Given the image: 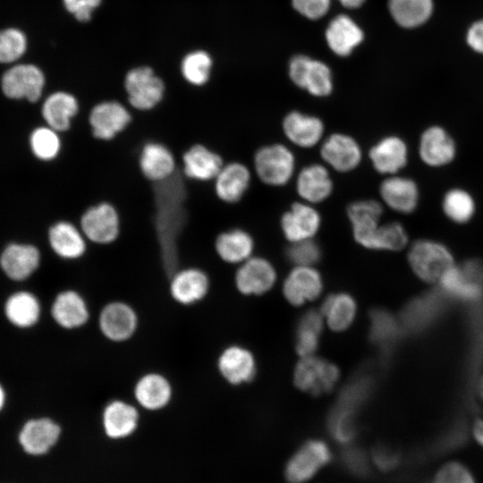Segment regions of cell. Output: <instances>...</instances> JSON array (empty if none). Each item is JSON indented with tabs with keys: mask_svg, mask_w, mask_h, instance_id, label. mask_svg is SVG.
I'll return each mask as SVG.
<instances>
[{
	"mask_svg": "<svg viewBox=\"0 0 483 483\" xmlns=\"http://www.w3.org/2000/svg\"><path fill=\"white\" fill-rule=\"evenodd\" d=\"M388 8L394 21L403 28H414L431 15L432 0H389Z\"/></svg>",
	"mask_w": 483,
	"mask_h": 483,
	"instance_id": "38",
	"label": "cell"
},
{
	"mask_svg": "<svg viewBox=\"0 0 483 483\" xmlns=\"http://www.w3.org/2000/svg\"><path fill=\"white\" fill-rule=\"evenodd\" d=\"M26 47V36L20 30L11 28L0 31V63L16 61L25 53Z\"/></svg>",
	"mask_w": 483,
	"mask_h": 483,
	"instance_id": "47",
	"label": "cell"
},
{
	"mask_svg": "<svg viewBox=\"0 0 483 483\" xmlns=\"http://www.w3.org/2000/svg\"><path fill=\"white\" fill-rule=\"evenodd\" d=\"M60 434L61 428L55 421L40 418L24 425L20 434V442L27 453L43 454L55 445Z\"/></svg>",
	"mask_w": 483,
	"mask_h": 483,
	"instance_id": "31",
	"label": "cell"
},
{
	"mask_svg": "<svg viewBox=\"0 0 483 483\" xmlns=\"http://www.w3.org/2000/svg\"><path fill=\"white\" fill-rule=\"evenodd\" d=\"M401 329V324L388 311L375 309L371 312L369 336L381 349H390L397 341Z\"/></svg>",
	"mask_w": 483,
	"mask_h": 483,
	"instance_id": "42",
	"label": "cell"
},
{
	"mask_svg": "<svg viewBox=\"0 0 483 483\" xmlns=\"http://www.w3.org/2000/svg\"><path fill=\"white\" fill-rule=\"evenodd\" d=\"M409 237L405 227L399 222L393 221L380 224L371 233L363 247L371 250H402L408 243Z\"/></svg>",
	"mask_w": 483,
	"mask_h": 483,
	"instance_id": "40",
	"label": "cell"
},
{
	"mask_svg": "<svg viewBox=\"0 0 483 483\" xmlns=\"http://www.w3.org/2000/svg\"><path fill=\"white\" fill-rule=\"evenodd\" d=\"M30 144L34 156L45 162L55 160L62 150L60 132L47 125L32 131Z\"/></svg>",
	"mask_w": 483,
	"mask_h": 483,
	"instance_id": "45",
	"label": "cell"
},
{
	"mask_svg": "<svg viewBox=\"0 0 483 483\" xmlns=\"http://www.w3.org/2000/svg\"><path fill=\"white\" fill-rule=\"evenodd\" d=\"M127 105L139 113H149L164 101L165 84L148 66H138L127 72L123 80Z\"/></svg>",
	"mask_w": 483,
	"mask_h": 483,
	"instance_id": "3",
	"label": "cell"
},
{
	"mask_svg": "<svg viewBox=\"0 0 483 483\" xmlns=\"http://www.w3.org/2000/svg\"><path fill=\"white\" fill-rule=\"evenodd\" d=\"M283 130L293 144L311 148L320 141L325 127L323 122L315 115L292 111L284 118Z\"/></svg>",
	"mask_w": 483,
	"mask_h": 483,
	"instance_id": "29",
	"label": "cell"
},
{
	"mask_svg": "<svg viewBox=\"0 0 483 483\" xmlns=\"http://www.w3.org/2000/svg\"><path fill=\"white\" fill-rule=\"evenodd\" d=\"M473 437L483 447V419L475 421L472 428Z\"/></svg>",
	"mask_w": 483,
	"mask_h": 483,
	"instance_id": "55",
	"label": "cell"
},
{
	"mask_svg": "<svg viewBox=\"0 0 483 483\" xmlns=\"http://www.w3.org/2000/svg\"><path fill=\"white\" fill-rule=\"evenodd\" d=\"M366 0H338V2L347 9L360 8Z\"/></svg>",
	"mask_w": 483,
	"mask_h": 483,
	"instance_id": "56",
	"label": "cell"
},
{
	"mask_svg": "<svg viewBox=\"0 0 483 483\" xmlns=\"http://www.w3.org/2000/svg\"><path fill=\"white\" fill-rule=\"evenodd\" d=\"M78 225L89 243L106 247L120 240L123 219L119 207L114 201L102 199L81 210Z\"/></svg>",
	"mask_w": 483,
	"mask_h": 483,
	"instance_id": "1",
	"label": "cell"
},
{
	"mask_svg": "<svg viewBox=\"0 0 483 483\" xmlns=\"http://www.w3.org/2000/svg\"><path fill=\"white\" fill-rule=\"evenodd\" d=\"M101 422L104 432L109 438L128 437L139 426L138 406L122 398L111 399L102 410Z\"/></svg>",
	"mask_w": 483,
	"mask_h": 483,
	"instance_id": "16",
	"label": "cell"
},
{
	"mask_svg": "<svg viewBox=\"0 0 483 483\" xmlns=\"http://www.w3.org/2000/svg\"><path fill=\"white\" fill-rule=\"evenodd\" d=\"M47 239L52 250L63 259L78 260L88 252L89 242L78 223L56 221L49 227Z\"/></svg>",
	"mask_w": 483,
	"mask_h": 483,
	"instance_id": "18",
	"label": "cell"
},
{
	"mask_svg": "<svg viewBox=\"0 0 483 483\" xmlns=\"http://www.w3.org/2000/svg\"><path fill=\"white\" fill-rule=\"evenodd\" d=\"M51 315L62 328L75 330L84 327L89 323L90 309L83 294L69 289L55 296L51 307Z\"/></svg>",
	"mask_w": 483,
	"mask_h": 483,
	"instance_id": "19",
	"label": "cell"
},
{
	"mask_svg": "<svg viewBox=\"0 0 483 483\" xmlns=\"http://www.w3.org/2000/svg\"><path fill=\"white\" fill-rule=\"evenodd\" d=\"M134 122L128 105L118 99H102L93 104L86 123L91 138L100 143H111L124 134Z\"/></svg>",
	"mask_w": 483,
	"mask_h": 483,
	"instance_id": "2",
	"label": "cell"
},
{
	"mask_svg": "<svg viewBox=\"0 0 483 483\" xmlns=\"http://www.w3.org/2000/svg\"><path fill=\"white\" fill-rule=\"evenodd\" d=\"M102 0H63L65 9L79 21L86 22Z\"/></svg>",
	"mask_w": 483,
	"mask_h": 483,
	"instance_id": "51",
	"label": "cell"
},
{
	"mask_svg": "<svg viewBox=\"0 0 483 483\" xmlns=\"http://www.w3.org/2000/svg\"><path fill=\"white\" fill-rule=\"evenodd\" d=\"M372 459L379 470L388 471L397 466L399 458L397 454L392 451L386 448H379L375 450Z\"/></svg>",
	"mask_w": 483,
	"mask_h": 483,
	"instance_id": "53",
	"label": "cell"
},
{
	"mask_svg": "<svg viewBox=\"0 0 483 483\" xmlns=\"http://www.w3.org/2000/svg\"><path fill=\"white\" fill-rule=\"evenodd\" d=\"M299 88L318 97L330 95L333 90V76L329 66L310 57Z\"/></svg>",
	"mask_w": 483,
	"mask_h": 483,
	"instance_id": "43",
	"label": "cell"
},
{
	"mask_svg": "<svg viewBox=\"0 0 483 483\" xmlns=\"http://www.w3.org/2000/svg\"><path fill=\"white\" fill-rule=\"evenodd\" d=\"M320 154L325 163L343 173L355 169L362 157L359 143L343 133L329 135L321 146Z\"/></svg>",
	"mask_w": 483,
	"mask_h": 483,
	"instance_id": "23",
	"label": "cell"
},
{
	"mask_svg": "<svg viewBox=\"0 0 483 483\" xmlns=\"http://www.w3.org/2000/svg\"><path fill=\"white\" fill-rule=\"evenodd\" d=\"M46 83L43 72L33 64L13 66L3 75L2 89L10 98H26L37 102L42 96Z\"/></svg>",
	"mask_w": 483,
	"mask_h": 483,
	"instance_id": "14",
	"label": "cell"
},
{
	"mask_svg": "<svg viewBox=\"0 0 483 483\" xmlns=\"http://www.w3.org/2000/svg\"><path fill=\"white\" fill-rule=\"evenodd\" d=\"M322 329L321 315L314 310L305 313L299 321L296 346L298 352L309 356L318 347Z\"/></svg>",
	"mask_w": 483,
	"mask_h": 483,
	"instance_id": "46",
	"label": "cell"
},
{
	"mask_svg": "<svg viewBox=\"0 0 483 483\" xmlns=\"http://www.w3.org/2000/svg\"><path fill=\"white\" fill-rule=\"evenodd\" d=\"M274 267L265 258H250L242 263L235 275V284L244 294H260L275 283Z\"/></svg>",
	"mask_w": 483,
	"mask_h": 483,
	"instance_id": "26",
	"label": "cell"
},
{
	"mask_svg": "<svg viewBox=\"0 0 483 483\" xmlns=\"http://www.w3.org/2000/svg\"><path fill=\"white\" fill-rule=\"evenodd\" d=\"M382 205L374 199L354 201L347 208L355 241L364 246L371 233L381 224Z\"/></svg>",
	"mask_w": 483,
	"mask_h": 483,
	"instance_id": "36",
	"label": "cell"
},
{
	"mask_svg": "<svg viewBox=\"0 0 483 483\" xmlns=\"http://www.w3.org/2000/svg\"><path fill=\"white\" fill-rule=\"evenodd\" d=\"M5 313L12 323L27 327L38 320L40 305L33 294L27 292H16L8 299Z\"/></svg>",
	"mask_w": 483,
	"mask_h": 483,
	"instance_id": "39",
	"label": "cell"
},
{
	"mask_svg": "<svg viewBox=\"0 0 483 483\" xmlns=\"http://www.w3.org/2000/svg\"><path fill=\"white\" fill-rule=\"evenodd\" d=\"M212 182L214 194L220 201L234 204L246 193L250 183V172L241 162H228L224 164Z\"/></svg>",
	"mask_w": 483,
	"mask_h": 483,
	"instance_id": "24",
	"label": "cell"
},
{
	"mask_svg": "<svg viewBox=\"0 0 483 483\" xmlns=\"http://www.w3.org/2000/svg\"><path fill=\"white\" fill-rule=\"evenodd\" d=\"M322 310L329 326L334 330L341 331L352 324L355 316L356 305L350 295L337 293L327 297Z\"/></svg>",
	"mask_w": 483,
	"mask_h": 483,
	"instance_id": "41",
	"label": "cell"
},
{
	"mask_svg": "<svg viewBox=\"0 0 483 483\" xmlns=\"http://www.w3.org/2000/svg\"><path fill=\"white\" fill-rule=\"evenodd\" d=\"M39 250L30 244H10L3 251L0 265L12 279L22 280L30 276L39 266Z\"/></svg>",
	"mask_w": 483,
	"mask_h": 483,
	"instance_id": "34",
	"label": "cell"
},
{
	"mask_svg": "<svg viewBox=\"0 0 483 483\" xmlns=\"http://www.w3.org/2000/svg\"><path fill=\"white\" fill-rule=\"evenodd\" d=\"M344 462L349 470L359 476H363L368 472V461L360 450H348L344 453Z\"/></svg>",
	"mask_w": 483,
	"mask_h": 483,
	"instance_id": "52",
	"label": "cell"
},
{
	"mask_svg": "<svg viewBox=\"0 0 483 483\" xmlns=\"http://www.w3.org/2000/svg\"><path fill=\"white\" fill-rule=\"evenodd\" d=\"M412 271L428 283L439 282L444 274L454 266L450 249L443 242L421 238L414 241L408 252Z\"/></svg>",
	"mask_w": 483,
	"mask_h": 483,
	"instance_id": "4",
	"label": "cell"
},
{
	"mask_svg": "<svg viewBox=\"0 0 483 483\" xmlns=\"http://www.w3.org/2000/svg\"><path fill=\"white\" fill-rule=\"evenodd\" d=\"M213 61L204 50L187 54L181 63V74L183 80L193 87H203L211 77Z\"/></svg>",
	"mask_w": 483,
	"mask_h": 483,
	"instance_id": "44",
	"label": "cell"
},
{
	"mask_svg": "<svg viewBox=\"0 0 483 483\" xmlns=\"http://www.w3.org/2000/svg\"><path fill=\"white\" fill-rule=\"evenodd\" d=\"M467 42L475 51L483 54V20L475 22L469 30Z\"/></svg>",
	"mask_w": 483,
	"mask_h": 483,
	"instance_id": "54",
	"label": "cell"
},
{
	"mask_svg": "<svg viewBox=\"0 0 483 483\" xmlns=\"http://www.w3.org/2000/svg\"><path fill=\"white\" fill-rule=\"evenodd\" d=\"M379 194L389 208L401 214L413 213L420 200L417 182L399 174L387 176L379 186Z\"/></svg>",
	"mask_w": 483,
	"mask_h": 483,
	"instance_id": "17",
	"label": "cell"
},
{
	"mask_svg": "<svg viewBox=\"0 0 483 483\" xmlns=\"http://www.w3.org/2000/svg\"><path fill=\"white\" fill-rule=\"evenodd\" d=\"M320 256V248L312 239L292 242L287 249L288 258L297 266H311Z\"/></svg>",
	"mask_w": 483,
	"mask_h": 483,
	"instance_id": "49",
	"label": "cell"
},
{
	"mask_svg": "<svg viewBox=\"0 0 483 483\" xmlns=\"http://www.w3.org/2000/svg\"><path fill=\"white\" fill-rule=\"evenodd\" d=\"M254 248L251 235L242 228H231L220 232L215 238L216 255L225 263H242L250 258Z\"/></svg>",
	"mask_w": 483,
	"mask_h": 483,
	"instance_id": "35",
	"label": "cell"
},
{
	"mask_svg": "<svg viewBox=\"0 0 483 483\" xmlns=\"http://www.w3.org/2000/svg\"><path fill=\"white\" fill-rule=\"evenodd\" d=\"M369 158L377 173L387 176L398 174L408 163L409 148L400 136L388 135L374 144Z\"/></svg>",
	"mask_w": 483,
	"mask_h": 483,
	"instance_id": "20",
	"label": "cell"
},
{
	"mask_svg": "<svg viewBox=\"0 0 483 483\" xmlns=\"http://www.w3.org/2000/svg\"><path fill=\"white\" fill-rule=\"evenodd\" d=\"M321 224L318 211L309 203H294L281 218L284 237L292 243L312 239Z\"/></svg>",
	"mask_w": 483,
	"mask_h": 483,
	"instance_id": "21",
	"label": "cell"
},
{
	"mask_svg": "<svg viewBox=\"0 0 483 483\" xmlns=\"http://www.w3.org/2000/svg\"><path fill=\"white\" fill-rule=\"evenodd\" d=\"M431 483H477L472 471L463 463L452 461L443 464Z\"/></svg>",
	"mask_w": 483,
	"mask_h": 483,
	"instance_id": "48",
	"label": "cell"
},
{
	"mask_svg": "<svg viewBox=\"0 0 483 483\" xmlns=\"http://www.w3.org/2000/svg\"><path fill=\"white\" fill-rule=\"evenodd\" d=\"M4 392L2 386H0V410L2 409L4 405Z\"/></svg>",
	"mask_w": 483,
	"mask_h": 483,
	"instance_id": "57",
	"label": "cell"
},
{
	"mask_svg": "<svg viewBox=\"0 0 483 483\" xmlns=\"http://www.w3.org/2000/svg\"><path fill=\"white\" fill-rule=\"evenodd\" d=\"M457 144L453 135L440 124H431L420 133L418 153L421 162L430 168H442L452 164L457 156Z\"/></svg>",
	"mask_w": 483,
	"mask_h": 483,
	"instance_id": "11",
	"label": "cell"
},
{
	"mask_svg": "<svg viewBox=\"0 0 483 483\" xmlns=\"http://www.w3.org/2000/svg\"><path fill=\"white\" fill-rule=\"evenodd\" d=\"M296 190L307 203L324 201L333 191V182L328 170L319 164H310L303 167L297 177Z\"/></svg>",
	"mask_w": 483,
	"mask_h": 483,
	"instance_id": "33",
	"label": "cell"
},
{
	"mask_svg": "<svg viewBox=\"0 0 483 483\" xmlns=\"http://www.w3.org/2000/svg\"><path fill=\"white\" fill-rule=\"evenodd\" d=\"M136 165L143 180L157 184L176 174L179 171V159L174 148L165 141L149 138L140 145Z\"/></svg>",
	"mask_w": 483,
	"mask_h": 483,
	"instance_id": "5",
	"label": "cell"
},
{
	"mask_svg": "<svg viewBox=\"0 0 483 483\" xmlns=\"http://www.w3.org/2000/svg\"><path fill=\"white\" fill-rule=\"evenodd\" d=\"M209 289L208 275L196 266L180 267L169 276V294L174 302L183 307L202 301Z\"/></svg>",
	"mask_w": 483,
	"mask_h": 483,
	"instance_id": "12",
	"label": "cell"
},
{
	"mask_svg": "<svg viewBox=\"0 0 483 483\" xmlns=\"http://www.w3.org/2000/svg\"><path fill=\"white\" fill-rule=\"evenodd\" d=\"M325 38L334 54L346 57L362 43L364 32L352 17L341 13L329 21L325 31Z\"/></svg>",
	"mask_w": 483,
	"mask_h": 483,
	"instance_id": "25",
	"label": "cell"
},
{
	"mask_svg": "<svg viewBox=\"0 0 483 483\" xmlns=\"http://www.w3.org/2000/svg\"><path fill=\"white\" fill-rule=\"evenodd\" d=\"M80 112V104L77 97L64 90L51 93L41 107V114L47 125L60 133L71 130Z\"/></svg>",
	"mask_w": 483,
	"mask_h": 483,
	"instance_id": "22",
	"label": "cell"
},
{
	"mask_svg": "<svg viewBox=\"0 0 483 483\" xmlns=\"http://www.w3.org/2000/svg\"><path fill=\"white\" fill-rule=\"evenodd\" d=\"M442 291L448 296L465 301L483 299V262L469 259L454 265L439 280Z\"/></svg>",
	"mask_w": 483,
	"mask_h": 483,
	"instance_id": "7",
	"label": "cell"
},
{
	"mask_svg": "<svg viewBox=\"0 0 483 483\" xmlns=\"http://www.w3.org/2000/svg\"><path fill=\"white\" fill-rule=\"evenodd\" d=\"M292 8L309 20H318L329 11L331 0H291Z\"/></svg>",
	"mask_w": 483,
	"mask_h": 483,
	"instance_id": "50",
	"label": "cell"
},
{
	"mask_svg": "<svg viewBox=\"0 0 483 483\" xmlns=\"http://www.w3.org/2000/svg\"><path fill=\"white\" fill-rule=\"evenodd\" d=\"M139 324L135 309L122 300L106 302L98 313V330L105 339L113 343H124L132 339Z\"/></svg>",
	"mask_w": 483,
	"mask_h": 483,
	"instance_id": "6",
	"label": "cell"
},
{
	"mask_svg": "<svg viewBox=\"0 0 483 483\" xmlns=\"http://www.w3.org/2000/svg\"><path fill=\"white\" fill-rule=\"evenodd\" d=\"M442 310L440 294H425L406 304L401 314L400 324L402 328L417 333L430 326Z\"/></svg>",
	"mask_w": 483,
	"mask_h": 483,
	"instance_id": "27",
	"label": "cell"
},
{
	"mask_svg": "<svg viewBox=\"0 0 483 483\" xmlns=\"http://www.w3.org/2000/svg\"><path fill=\"white\" fill-rule=\"evenodd\" d=\"M255 171L258 178L271 186H283L292 177L295 158L284 145L271 144L260 148L254 157Z\"/></svg>",
	"mask_w": 483,
	"mask_h": 483,
	"instance_id": "9",
	"label": "cell"
},
{
	"mask_svg": "<svg viewBox=\"0 0 483 483\" xmlns=\"http://www.w3.org/2000/svg\"><path fill=\"white\" fill-rule=\"evenodd\" d=\"M217 369L225 381L232 385H240L253 378L255 361L247 349L239 345H231L219 354Z\"/></svg>",
	"mask_w": 483,
	"mask_h": 483,
	"instance_id": "28",
	"label": "cell"
},
{
	"mask_svg": "<svg viewBox=\"0 0 483 483\" xmlns=\"http://www.w3.org/2000/svg\"><path fill=\"white\" fill-rule=\"evenodd\" d=\"M479 393L483 399V377L479 382V387H478Z\"/></svg>",
	"mask_w": 483,
	"mask_h": 483,
	"instance_id": "58",
	"label": "cell"
},
{
	"mask_svg": "<svg viewBox=\"0 0 483 483\" xmlns=\"http://www.w3.org/2000/svg\"><path fill=\"white\" fill-rule=\"evenodd\" d=\"M374 385L369 372L356 375L342 391L331 415L354 421L359 409L368 400Z\"/></svg>",
	"mask_w": 483,
	"mask_h": 483,
	"instance_id": "30",
	"label": "cell"
},
{
	"mask_svg": "<svg viewBox=\"0 0 483 483\" xmlns=\"http://www.w3.org/2000/svg\"><path fill=\"white\" fill-rule=\"evenodd\" d=\"M331 458L330 448L324 441L309 440L286 462L285 479L289 483H306L312 479Z\"/></svg>",
	"mask_w": 483,
	"mask_h": 483,
	"instance_id": "10",
	"label": "cell"
},
{
	"mask_svg": "<svg viewBox=\"0 0 483 483\" xmlns=\"http://www.w3.org/2000/svg\"><path fill=\"white\" fill-rule=\"evenodd\" d=\"M178 159L181 175L195 183L213 182L225 164L223 157L202 141L191 143Z\"/></svg>",
	"mask_w": 483,
	"mask_h": 483,
	"instance_id": "8",
	"label": "cell"
},
{
	"mask_svg": "<svg viewBox=\"0 0 483 483\" xmlns=\"http://www.w3.org/2000/svg\"><path fill=\"white\" fill-rule=\"evenodd\" d=\"M138 407L148 411H158L172 402L174 388L170 379L159 371H148L140 375L132 388Z\"/></svg>",
	"mask_w": 483,
	"mask_h": 483,
	"instance_id": "13",
	"label": "cell"
},
{
	"mask_svg": "<svg viewBox=\"0 0 483 483\" xmlns=\"http://www.w3.org/2000/svg\"><path fill=\"white\" fill-rule=\"evenodd\" d=\"M441 208L450 222L465 225L475 216L477 203L474 196L468 190L462 187H453L444 193Z\"/></svg>",
	"mask_w": 483,
	"mask_h": 483,
	"instance_id": "37",
	"label": "cell"
},
{
	"mask_svg": "<svg viewBox=\"0 0 483 483\" xmlns=\"http://www.w3.org/2000/svg\"><path fill=\"white\" fill-rule=\"evenodd\" d=\"M321 289L320 275L310 266H297L291 271L284 284L286 299L294 305L315 299Z\"/></svg>",
	"mask_w": 483,
	"mask_h": 483,
	"instance_id": "32",
	"label": "cell"
},
{
	"mask_svg": "<svg viewBox=\"0 0 483 483\" xmlns=\"http://www.w3.org/2000/svg\"><path fill=\"white\" fill-rule=\"evenodd\" d=\"M339 376L337 368L320 358L306 356L295 369L294 381L301 390L319 394L333 388Z\"/></svg>",
	"mask_w": 483,
	"mask_h": 483,
	"instance_id": "15",
	"label": "cell"
}]
</instances>
